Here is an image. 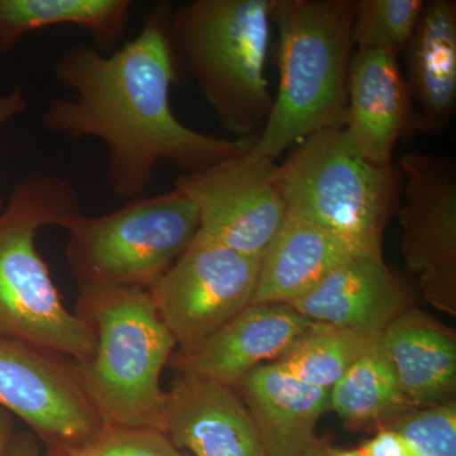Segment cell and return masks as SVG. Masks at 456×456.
<instances>
[{
    "label": "cell",
    "instance_id": "1",
    "mask_svg": "<svg viewBox=\"0 0 456 456\" xmlns=\"http://www.w3.org/2000/svg\"><path fill=\"white\" fill-rule=\"evenodd\" d=\"M170 7L156 4L139 35L110 55L77 44L53 64L55 79L71 94L51 101L42 126L73 141L104 142L107 180L119 200L145 194L160 161L183 174L197 173L244 154L255 142L202 134L171 110L170 88L179 75L170 44Z\"/></svg>",
    "mask_w": 456,
    "mask_h": 456
},
{
    "label": "cell",
    "instance_id": "2",
    "mask_svg": "<svg viewBox=\"0 0 456 456\" xmlns=\"http://www.w3.org/2000/svg\"><path fill=\"white\" fill-rule=\"evenodd\" d=\"M82 216L77 188L51 173L20 179L0 212V335L77 362L92 356L94 332L65 307L36 242L41 228L69 230Z\"/></svg>",
    "mask_w": 456,
    "mask_h": 456
},
{
    "label": "cell",
    "instance_id": "3",
    "mask_svg": "<svg viewBox=\"0 0 456 456\" xmlns=\"http://www.w3.org/2000/svg\"><path fill=\"white\" fill-rule=\"evenodd\" d=\"M74 312L94 332L92 356L77 364L103 424L164 431L167 392L161 374L178 345L149 289L79 285Z\"/></svg>",
    "mask_w": 456,
    "mask_h": 456
},
{
    "label": "cell",
    "instance_id": "4",
    "mask_svg": "<svg viewBox=\"0 0 456 456\" xmlns=\"http://www.w3.org/2000/svg\"><path fill=\"white\" fill-rule=\"evenodd\" d=\"M354 2L275 0L279 88L248 154L274 160L314 132L342 127L354 44Z\"/></svg>",
    "mask_w": 456,
    "mask_h": 456
},
{
    "label": "cell",
    "instance_id": "5",
    "mask_svg": "<svg viewBox=\"0 0 456 456\" xmlns=\"http://www.w3.org/2000/svg\"><path fill=\"white\" fill-rule=\"evenodd\" d=\"M275 0H193L170 7L176 69L193 77L233 139H256L273 98L265 77Z\"/></svg>",
    "mask_w": 456,
    "mask_h": 456
},
{
    "label": "cell",
    "instance_id": "6",
    "mask_svg": "<svg viewBox=\"0 0 456 456\" xmlns=\"http://www.w3.org/2000/svg\"><path fill=\"white\" fill-rule=\"evenodd\" d=\"M392 165L370 163L342 127L314 132L277 165L288 213L344 240L360 254L382 256V237L398 200Z\"/></svg>",
    "mask_w": 456,
    "mask_h": 456
},
{
    "label": "cell",
    "instance_id": "7",
    "mask_svg": "<svg viewBox=\"0 0 456 456\" xmlns=\"http://www.w3.org/2000/svg\"><path fill=\"white\" fill-rule=\"evenodd\" d=\"M198 228V207L180 189L142 194L107 215H83L68 230L66 257L77 285L149 289L187 250Z\"/></svg>",
    "mask_w": 456,
    "mask_h": 456
},
{
    "label": "cell",
    "instance_id": "8",
    "mask_svg": "<svg viewBox=\"0 0 456 456\" xmlns=\"http://www.w3.org/2000/svg\"><path fill=\"white\" fill-rule=\"evenodd\" d=\"M260 260L194 236L187 250L149 288L178 347L209 338L251 305Z\"/></svg>",
    "mask_w": 456,
    "mask_h": 456
},
{
    "label": "cell",
    "instance_id": "9",
    "mask_svg": "<svg viewBox=\"0 0 456 456\" xmlns=\"http://www.w3.org/2000/svg\"><path fill=\"white\" fill-rule=\"evenodd\" d=\"M0 407L53 450L77 448L104 428L73 359L0 335Z\"/></svg>",
    "mask_w": 456,
    "mask_h": 456
},
{
    "label": "cell",
    "instance_id": "10",
    "mask_svg": "<svg viewBox=\"0 0 456 456\" xmlns=\"http://www.w3.org/2000/svg\"><path fill=\"white\" fill-rule=\"evenodd\" d=\"M175 188L198 207V237L250 256H263L288 216L277 164L248 150L208 169L183 174Z\"/></svg>",
    "mask_w": 456,
    "mask_h": 456
},
{
    "label": "cell",
    "instance_id": "11",
    "mask_svg": "<svg viewBox=\"0 0 456 456\" xmlns=\"http://www.w3.org/2000/svg\"><path fill=\"white\" fill-rule=\"evenodd\" d=\"M402 254L426 301L456 311V169L450 159L408 152L401 160Z\"/></svg>",
    "mask_w": 456,
    "mask_h": 456
},
{
    "label": "cell",
    "instance_id": "12",
    "mask_svg": "<svg viewBox=\"0 0 456 456\" xmlns=\"http://www.w3.org/2000/svg\"><path fill=\"white\" fill-rule=\"evenodd\" d=\"M314 325L287 303L250 305L209 338L178 347L169 364L178 374L233 388L264 362H277Z\"/></svg>",
    "mask_w": 456,
    "mask_h": 456
},
{
    "label": "cell",
    "instance_id": "13",
    "mask_svg": "<svg viewBox=\"0 0 456 456\" xmlns=\"http://www.w3.org/2000/svg\"><path fill=\"white\" fill-rule=\"evenodd\" d=\"M342 128L356 151L380 167L392 165L399 139L421 130L397 55L380 50L354 53Z\"/></svg>",
    "mask_w": 456,
    "mask_h": 456
},
{
    "label": "cell",
    "instance_id": "14",
    "mask_svg": "<svg viewBox=\"0 0 456 456\" xmlns=\"http://www.w3.org/2000/svg\"><path fill=\"white\" fill-rule=\"evenodd\" d=\"M410 302L406 287L383 257L355 255L289 305L312 322L380 338L410 310Z\"/></svg>",
    "mask_w": 456,
    "mask_h": 456
},
{
    "label": "cell",
    "instance_id": "15",
    "mask_svg": "<svg viewBox=\"0 0 456 456\" xmlns=\"http://www.w3.org/2000/svg\"><path fill=\"white\" fill-rule=\"evenodd\" d=\"M164 432L191 456H268L239 393L178 374L167 392Z\"/></svg>",
    "mask_w": 456,
    "mask_h": 456
},
{
    "label": "cell",
    "instance_id": "16",
    "mask_svg": "<svg viewBox=\"0 0 456 456\" xmlns=\"http://www.w3.org/2000/svg\"><path fill=\"white\" fill-rule=\"evenodd\" d=\"M233 388L268 456H299L317 445L314 431L330 408V391L299 382L277 362L255 368Z\"/></svg>",
    "mask_w": 456,
    "mask_h": 456
},
{
    "label": "cell",
    "instance_id": "17",
    "mask_svg": "<svg viewBox=\"0 0 456 456\" xmlns=\"http://www.w3.org/2000/svg\"><path fill=\"white\" fill-rule=\"evenodd\" d=\"M378 347L408 406L454 401L456 342L448 330L408 310L384 330Z\"/></svg>",
    "mask_w": 456,
    "mask_h": 456
},
{
    "label": "cell",
    "instance_id": "18",
    "mask_svg": "<svg viewBox=\"0 0 456 456\" xmlns=\"http://www.w3.org/2000/svg\"><path fill=\"white\" fill-rule=\"evenodd\" d=\"M355 255L364 254L323 228L288 213L261 256L251 305H289Z\"/></svg>",
    "mask_w": 456,
    "mask_h": 456
},
{
    "label": "cell",
    "instance_id": "19",
    "mask_svg": "<svg viewBox=\"0 0 456 456\" xmlns=\"http://www.w3.org/2000/svg\"><path fill=\"white\" fill-rule=\"evenodd\" d=\"M411 99L421 130H443L456 106V3L425 2L416 31L407 45Z\"/></svg>",
    "mask_w": 456,
    "mask_h": 456
},
{
    "label": "cell",
    "instance_id": "20",
    "mask_svg": "<svg viewBox=\"0 0 456 456\" xmlns=\"http://www.w3.org/2000/svg\"><path fill=\"white\" fill-rule=\"evenodd\" d=\"M131 0H0V53H9L23 36L53 26H77L92 46L113 53L127 28Z\"/></svg>",
    "mask_w": 456,
    "mask_h": 456
},
{
    "label": "cell",
    "instance_id": "21",
    "mask_svg": "<svg viewBox=\"0 0 456 456\" xmlns=\"http://www.w3.org/2000/svg\"><path fill=\"white\" fill-rule=\"evenodd\" d=\"M379 338L316 323L277 362L299 382L330 391Z\"/></svg>",
    "mask_w": 456,
    "mask_h": 456
},
{
    "label": "cell",
    "instance_id": "22",
    "mask_svg": "<svg viewBox=\"0 0 456 456\" xmlns=\"http://www.w3.org/2000/svg\"><path fill=\"white\" fill-rule=\"evenodd\" d=\"M408 406L378 342L330 389V408L347 421L367 422L395 417Z\"/></svg>",
    "mask_w": 456,
    "mask_h": 456
},
{
    "label": "cell",
    "instance_id": "23",
    "mask_svg": "<svg viewBox=\"0 0 456 456\" xmlns=\"http://www.w3.org/2000/svg\"><path fill=\"white\" fill-rule=\"evenodd\" d=\"M424 0L354 2L351 40L358 50H380L398 55L406 50L419 25Z\"/></svg>",
    "mask_w": 456,
    "mask_h": 456
},
{
    "label": "cell",
    "instance_id": "24",
    "mask_svg": "<svg viewBox=\"0 0 456 456\" xmlns=\"http://www.w3.org/2000/svg\"><path fill=\"white\" fill-rule=\"evenodd\" d=\"M387 428L404 440L411 456H456L455 401L393 417Z\"/></svg>",
    "mask_w": 456,
    "mask_h": 456
},
{
    "label": "cell",
    "instance_id": "25",
    "mask_svg": "<svg viewBox=\"0 0 456 456\" xmlns=\"http://www.w3.org/2000/svg\"><path fill=\"white\" fill-rule=\"evenodd\" d=\"M71 456H191L174 445L164 431L150 428L106 426Z\"/></svg>",
    "mask_w": 456,
    "mask_h": 456
},
{
    "label": "cell",
    "instance_id": "26",
    "mask_svg": "<svg viewBox=\"0 0 456 456\" xmlns=\"http://www.w3.org/2000/svg\"><path fill=\"white\" fill-rule=\"evenodd\" d=\"M359 450L365 456H411L404 440L389 428H383Z\"/></svg>",
    "mask_w": 456,
    "mask_h": 456
},
{
    "label": "cell",
    "instance_id": "27",
    "mask_svg": "<svg viewBox=\"0 0 456 456\" xmlns=\"http://www.w3.org/2000/svg\"><path fill=\"white\" fill-rule=\"evenodd\" d=\"M36 435L33 432H13L2 456H41ZM46 456H71L69 452L53 450Z\"/></svg>",
    "mask_w": 456,
    "mask_h": 456
},
{
    "label": "cell",
    "instance_id": "28",
    "mask_svg": "<svg viewBox=\"0 0 456 456\" xmlns=\"http://www.w3.org/2000/svg\"><path fill=\"white\" fill-rule=\"evenodd\" d=\"M28 108L22 89L14 86L11 92L0 95V127L13 119L18 114L25 112ZM5 200L0 196V212L4 208Z\"/></svg>",
    "mask_w": 456,
    "mask_h": 456
},
{
    "label": "cell",
    "instance_id": "29",
    "mask_svg": "<svg viewBox=\"0 0 456 456\" xmlns=\"http://www.w3.org/2000/svg\"><path fill=\"white\" fill-rule=\"evenodd\" d=\"M13 428L14 422L12 419V413L0 407V456H2L8 440L11 439L12 434H13Z\"/></svg>",
    "mask_w": 456,
    "mask_h": 456
},
{
    "label": "cell",
    "instance_id": "30",
    "mask_svg": "<svg viewBox=\"0 0 456 456\" xmlns=\"http://www.w3.org/2000/svg\"><path fill=\"white\" fill-rule=\"evenodd\" d=\"M325 456H365L358 449L327 448Z\"/></svg>",
    "mask_w": 456,
    "mask_h": 456
},
{
    "label": "cell",
    "instance_id": "31",
    "mask_svg": "<svg viewBox=\"0 0 456 456\" xmlns=\"http://www.w3.org/2000/svg\"><path fill=\"white\" fill-rule=\"evenodd\" d=\"M299 456H325V449H322V446L320 445V443L317 445H314V448L305 452V454Z\"/></svg>",
    "mask_w": 456,
    "mask_h": 456
}]
</instances>
